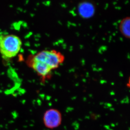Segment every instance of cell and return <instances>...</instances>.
<instances>
[{"label": "cell", "mask_w": 130, "mask_h": 130, "mask_svg": "<svg viewBox=\"0 0 130 130\" xmlns=\"http://www.w3.org/2000/svg\"><path fill=\"white\" fill-rule=\"evenodd\" d=\"M22 41L15 35H0V53L4 59L16 57L21 50Z\"/></svg>", "instance_id": "obj_1"}, {"label": "cell", "mask_w": 130, "mask_h": 130, "mask_svg": "<svg viewBox=\"0 0 130 130\" xmlns=\"http://www.w3.org/2000/svg\"><path fill=\"white\" fill-rule=\"evenodd\" d=\"M29 57L49 67L53 71L59 68L65 61L64 56L55 50L41 51Z\"/></svg>", "instance_id": "obj_2"}, {"label": "cell", "mask_w": 130, "mask_h": 130, "mask_svg": "<svg viewBox=\"0 0 130 130\" xmlns=\"http://www.w3.org/2000/svg\"><path fill=\"white\" fill-rule=\"evenodd\" d=\"M62 116L60 111L56 109L51 108L44 112L43 121L45 126L49 129H54L61 125Z\"/></svg>", "instance_id": "obj_3"}, {"label": "cell", "mask_w": 130, "mask_h": 130, "mask_svg": "<svg viewBox=\"0 0 130 130\" xmlns=\"http://www.w3.org/2000/svg\"><path fill=\"white\" fill-rule=\"evenodd\" d=\"M119 29L124 37L130 38V17H125L122 20L119 25Z\"/></svg>", "instance_id": "obj_4"}, {"label": "cell", "mask_w": 130, "mask_h": 130, "mask_svg": "<svg viewBox=\"0 0 130 130\" xmlns=\"http://www.w3.org/2000/svg\"><path fill=\"white\" fill-rule=\"evenodd\" d=\"M80 12L82 16L85 17H92L95 13L94 6L90 3H85L80 6Z\"/></svg>", "instance_id": "obj_5"}, {"label": "cell", "mask_w": 130, "mask_h": 130, "mask_svg": "<svg viewBox=\"0 0 130 130\" xmlns=\"http://www.w3.org/2000/svg\"><path fill=\"white\" fill-rule=\"evenodd\" d=\"M127 86L129 87V88H130V77L129 78V80H128V83L127 84Z\"/></svg>", "instance_id": "obj_6"}]
</instances>
